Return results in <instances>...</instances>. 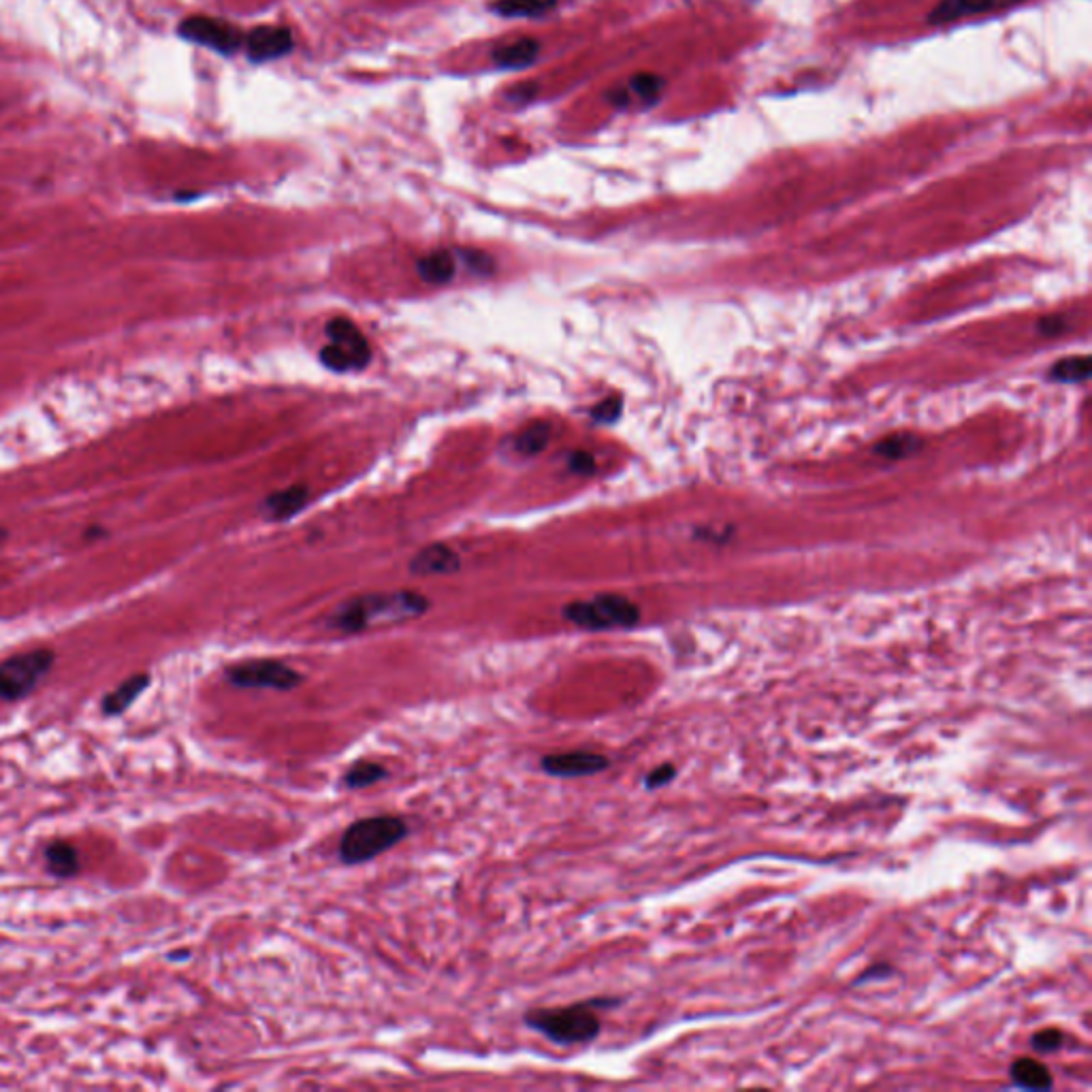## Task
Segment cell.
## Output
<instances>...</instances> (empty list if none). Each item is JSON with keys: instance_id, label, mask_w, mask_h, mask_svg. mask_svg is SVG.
I'll return each instance as SVG.
<instances>
[{"instance_id": "cell-15", "label": "cell", "mask_w": 1092, "mask_h": 1092, "mask_svg": "<svg viewBox=\"0 0 1092 1092\" xmlns=\"http://www.w3.org/2000/svg\"><path fill=\"white\" fill-rule=\"evenodd\" d=\"M308 502V489L304 484H292L284 491H278L265 500V513L269 519L282 521L300 513Z\"/></svg>"}, {"instance_id": "cell-5", "label": "cell", "mask_w": 1092, "mask_h": 1092, "mask_svg": "<svg viewBox=\"0 0 1092 1092\" xmlns=\"http://www.w3.org/2000/svg\"><path fill=\"white\" fill-rule=\"evenodd\" d=\"M54 664L52 649H30L0 662V703L14 705L32 696Z\"/></svg>"}, {"instance_id": "cell-9", "label": "cell", "mask_w": 1092, "mask_h": 1092, "mask_svg": "<svg viewBox=\"0 0 1092 1092\" xmlns=\"http://www.w3.org/2000/svg\"><path fill=\"white\" fill-rule=\"evenodd\" d=\"M180 32H182V37H186L190 41L214 47V49H218V52H224V54L235 52V49L241 45V32L237 28H233L231 24L214 20V18H201V16L188 18L180 26Z\"/></svg>"}, {"instance_id": "cell-7", "label": "cell", "mask_w": 1092, "mask_h": 1092, "mask_svg": "<svg viewBox=\"0 0 1092 1092\" xmlns=\"http://www.w3.org/2000/svg\"><path fill=\"white\" fill-rule=\"evenodd\" d=\"M224 681L237 689H271L292 691L302 687L306 676L282 660L257 658L231 664L224 670Z\"/></svg>"}, {"instance_id": "cell-12", "label": "cell", "mask_w": 1092, "mask_h": 1092, "mask_svg": "<svg viewBox=\"0 0 1092 1092\" xmlns=\"http://www.w3.org/2000/svg\"><path fill=\"white\" fill-rule=\"evenodd\" d=\"M150 683H152V676L147 672H137V674H130L128 679H124L118 687H114L103 696V703H101L103 715L118 717V715L126 713L141 698V693L150 687Z\"/></svg>"}, {"instance_id": "cell-24", "label": "cell", "mask_w": 1092, "mask_h": 1092, "mask_svg": "<svg viewBox=\"0 0 1092 1092\" xmlns=\"http://www.w3.org/2000/svg\"><path fill=\"white\" fill-rule=\"evenodd\" d=\"M911 446H918V442L913 437H909V435H905V437L895 435V437H887L881 444H877L875 453L881 455V457L899 459V457H905V455L911 453Z\"/></svg>"}, {"instance_id": "cell-10", "label": "cell", "mask_w": 1092, "mask_h": 1092, "mask_svg": "<svg viewBox=\"0 0 1092 1092\" xmlns=\"http://www.w3.org/2000/svg\"><path fill=\"white\" fill-rule=\"evenodd\" d=\"M1026 0H941V3L930 11L928 22L930 24H950L969 16H981L999 9H1010L1016 5H1022Z\"/></svg>"}, {"instance_id": "cell-18", "label": "cell", "mask_w": 1092, "mask_h": 1092, "mask_svg": "<svg viewBox=\"0 0 1092 1092\" xmlns=\"http://www.w3.org/2000/svg\"><path fill=\"white\" fill-rule=\"evenodd\" d=\"M455 269H457V263L449 251L429 253L417 263V271L427 284L451 282L455 276Z\"/></svg>"}, {"instance_id": "cell-28", "label": "cell", "mask_w": 1092, "mask_h": 1092, "mask_svg": "<svg viewBox=\"0 0 1092 1092\" xmlns=\"http://www.w3.org/2000/svg\"><path fill=\"white\" fill-rule=\"evenodd\" d=\"M568 468H570V472H574V474H593V470H595V459H593V455H589V453H585V451H578V453H574V455L570 457Z\"/></svg>"}, {"instance_id": "cell-26", "label": "cell", "mask_w": 1092, "mask_h": 1092, "mask_svg": "<svg viewBox=\"0 0 1092 1092\" xmlns=\"http://www.w3.org/2000/svg\"><path fill=\"white\" fill-rule=\"evenodd\" d=\"M674 777H676V768H674L672 764H662V766H658L656 770H651L647 777H644V787H647V789L664 787V785H668Z\"/></svg>"}, {"instance_id": "cell-1", "label": "cell", "mask_w": 1092, "mask_h": 1092, "mask_svg": "<svg viewBox=\"0 0 1092 1092\" xmlns=\"http://www.w3.org/2000/svg\"><path fill=\"white\" fill-rule=\"evenodd\" d=\"M429 607L431 602L417 591L365 593L339 604L331 615L329 625L343 634H361L372 627L419 619L429 611Z\"/></svg>"}, {"instance_id": "cell-19", "label": "cell", "mask_w": 1092, "mask_h": 1092, "mask_svg": "<svg viewBox=\"0 0 1092 1092\" xmlns=\"http://www.w3.org/2000/svg\"><path fill=\"white\" fill-rule=\"evenodd\" d=\"M1012 1077L1018 1086L1030 1088V1090H1050L1054 1086V1079H1052L1048 1067L1032 1059H1018L1012 1065Z\"/></svg>"}, {"instance_id": "cell-25", "label": "cell", "mask_w": 1092, "mask_h": 1092, "mask_svg": "<svg viewBox=\"0 0 1092 1092\" xmlns=\"http://www.w3.org/2000/svg\"><path fill=\"white\" fill-rule=\"evenodd\" d=\"M1063 1046V1035L1057 1028H1046L1041 1032H1035L1032 1037V1048L1039 1052H1054Z\"/></svg>"}, {"instance_id": "cell-20", "label": "cell", "mask_w": 1092, "mask_h": 1092, "mask_svg": "<svg viewBox=\"0 0 1092 1092\" xmlns=\"http://www.w3.org/2000/svg\"><path fill=\"white\" fill-rule=\"evenodd\" d=\"M386 777H388V770L380 762L359 760L346 768V773L341 777V785L346 789H365V787L380 783Z\"/></svg>"}, {"instance_id": "cell-27", "label": "cell", "mask_w": 1092, "mask_h": 1092, "mask_svg": "<svg viewBox=\"0 0 1092 1092\" xmlns=\"http://www.w3.org/2000/svg\"><path fill=\"white\" fill-rule=\"evenodd\" d=\"M621 412V402L617 400V397H611V400H604L602 404H598L593 408V419L598 423H613Z\"/></svg>"}, {"instance_id": "cell-13", "label": "cell", "mask_w": 1092, "mask_h": 1092, "mask_svg": "<svg viewBox=\"0 0 1092 1092\" xmlns=\"http://www.w3.org/2000/svg\"><path fill=\"white\" fill-rule=\"evenodd\" d=\"M461 566L459 555L446 544H429L419 551L410 562V572L419 576L431 574H453Z\"/></svg>"}, {"instance_id": "cell-6", "label": "cell", "mask_w": 1092, "mask_h": 1092, "mask_svg": "<svg viewBox=\"0 0 1092 1092\" xmlns=\"http://www.w3.org/2000/svg\"><path fill=\"white\" fill-rule=\"evenodd\" d=\"M329 343L321 353L325 367L333 372L363 370L372 361V346L361 329L349 318H333L325 327Z\"/></svg>"}, {"instance_id": "cell-14", "label": "cell", "mask_w": 1092, "mask_h": 1092, "mask_svg": "<svg viewBox=\"0 0 1092 1092\" xmlns=\"http://www.w3.org/2000/svg\"><path fill=\"white\" fill-rule=\"evenodd\" d=\"M45 871L56 879H71L81 871V858L77 848L69 840H52L43 852Z\"/></svg>"}, {"instance_id": "cell-11", "label": "cell", "mask_w": 1092, "mask_h": 1092, "mask_svg": "<svg viewBox=\"0 0 1092 1092\" xmlns=\"http://www.w3.org/2000/svg\"><path fill=\"white\" fill-rule=\"evenodd\" d=\"M247 43V54L255 61H271L278 56H284L292 47L290 30L280 26H261L255 28L245 39Z\"/></svg>"}, {"instance_id": "cell-4", "label": "cell", "mask_w": 1092, "mask_h": 1092, "mask_svg": "<svg viewBox=\"0 0 1092 1092\" xmlns=\"http://www.w3.org/2000/svg\"><path fill=\"white\" fill-rule=\"evenodd\" d=\"M564 619L589 632L627 630L640 621V609L619 593H602L591 600L570 602L564 609Z\"/></svg>"}, {"instance_id": "cell-22", "label": "cell", "mask_w": 1092, "mask_h": 1092, "mask_svg": "<svg viewBox=\"0 0 1092 1092\" xmlns=\"http://www.w3.org/2000/svg\"><path fill=\"white\" fill-rule=\"evenodd\" d=\"M555 3L557 0H495L491 9L506 18H525L549 11Z\"/></svg>"}, {"instance_id": "cell-16", "label": "cell", "mask_w": 1092, "mask_h": 1092, "mask_svg": "<svg viewBox=\"0 0 1092 1092\" xmlns=\"http://www.w3.org/2000/svg\"><path fill=\"white\" fill-rule=\"evenodd\" d=\"M540 43L533 39H519L495 49L493 61L502 69H523L538 58Z\"/></svg>"}, {"instance_id": "cell-17", "label": "cell", "mask_w": 1092, "mask_h": 1092, "mask_svg": "<svg viewBox=\"0 0 1092 1092\" xmlns=\"http://www.w3.org/2000/svg\"><path fill=\"white\" fill-rule=\"evenodd\" d=\"M664 90V79L654 75V73H640L636 77L630 79V84L625 86V90L617 94H613V101L617 105H627L630 103V96L638 98V101L642 103H654L658 101V96L662 94Z\"/></svg>"}, {"instance_id": "cell-21", "label": "cell", "mask_w": 1092, "mask_h": 1092, "mask_svg": "<svg viewBox=\"0 0 1092 1092\" xmlns=\"http://www.w3.org/2000/svg\"><path fill=\"white\" fill-rule=\"evenodd\" d=\"M549 442H551V423L536 421L517 435V453H521L525 457H533V455L542 453Z\"/></svg>"}, {"instance_id": "cell-2", "label": "cell", "mask_w": 1092, "mask_h": 1092, "mask_svg": "<svg viewBox=\"0 0 1092 1092\" xmlns=\"http://www.w3.org/2000/svg\"><path fill=\"white\" fill-rule=\"evenodd\" d=\"M410 834V824L402 815H372L353 822L341 832L337 858L346 867L367 864L400 846Z\"/></svg>"}, {"instance_id": "cell-8", "label": "cell", "mask_w": 1092, "mask_h": 1092, "mask_svg": "<svg viewBox=\"0 0 1092 1092\" xmlns=\"http://www.w3.org/2000/svg\"><path fill=\"white\" fill-rule=\"evenodd\" d=\"M611 760L602 754L587 752V750H572V752H557V754H546L540 760V770L555 779H580V777H593L609 770Z\"/></svg>"}, {"instance_id": "cell-3", "label": "cell", "mask_w": 1092, "mask_h": 1092, "mask_svg": "<svg viewBox=\"0 0 1092 1092\" xmlns=\"http://www.w3.org/2000/svg\"><path fill=\"white\" fill-rule=\"evenodd\" d=\"M523 1024L557 1046H583L602 1032L595 1001L566 1007H538L523 1016Z\"/></svg>"}, {"instance_id": "cell-23", "label": "cell", "mask_w": 1092, "mask_h": 1092, "mask_svg": "<svg viewBox=\"0 0 1092 1092\" xmlns=\"http://www.w3.org/2000/svg\"><path fill=\"white\" fill-rule=\"evenodd\" d=\"M1090 376L1088 357H1069L1052 367V378L1061 382H1082Z\"/></svg>"}]
</instances>
